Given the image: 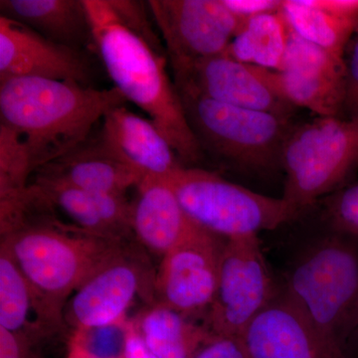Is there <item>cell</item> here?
<instances>
[{"mask_svg":"<svg viewBox=\"0 0 358 358\" xmlns=\"http://www.w3.org/2000/svg\"><path fill=\"white\" fill-rule=\"evenodd\" d=\"M94 51L115 88L148 115L171 143L183 166L204 154L193 133L176 84L167 74L162 46L143 14L126 0H84Z\"/></svg>","mask_w":358,"mask_h":358,"instance_id":"cell-1","label":"cell"},{"mask_svg":"<svg viewBox=\"0 0 358 358\" xmlns=\"http://www.w3.org/2000/svg\"><path fill=\"white\" fill-rule=\"evenodd\" d=\"M126 102L115 87L14 78L0 82V124L24 141L35 173L83 145L106 113Z\"/></svg>","mask_w":358,"mask_h":358,"instance_id":"cell-2","label":"cell"},{"mask_svg":"<svg viewBox=\"0 0 358 358\" xmlns=\"http://www.w3.org/2000/svg\"><path fill=\"white\" fill-rule=\"evenodd\" d=\"M53 211L49 205L34 208L2 235L1 246L49 312L65 322L64 308L72 294L131 242L91 234L63 222Z\"/></svg>","mask_w":358,"mask_h":358,"instance_id":"cell-3","label":"cell"},{"mask_svg":"<svg viewBox=\"0 0 358 358\" xmlns=\"http://www.w3.org/2000/svg\"><path fill=\"white\" fill-rule=\"evenodd\" d=\"M282 294L310 322L348 350L358 331V239L329 229L296 250Z\"/></svg>","mask_w":358,"mask_h":358,"instance_id":"cell-4","label":"cell"},{"mask_svg":"<svg viewBox=\"0 0 358 358\" xmlns=\"http://www.w3.org/2000/svg\"><path fill=\"white\" fill-rule=\"evenodd\" d=\"M188 122L203 154L244 171H268L281 166L292 117L179 93Z\"/></svg>","mask_w":358,"mask_h":358,"instance_id":"cell-5","label":"cell"},{"mask_svg":"<svg viewBox=\"0 0 358 358\" xmlns=\"http://www.w3.org/2000/svg\"><path fill=\"white\" fill-rule=\"evenodd\" d=\"M166 181L188 216L223 239L259 235L301 215L282 197L252 192L200 167L181 166Z\"/></svg>","mask_w":358,"mask_h":358,"instance_id":"cell-6","label":"cell"},{"mask_svg":"<svg viewBox=\"0 0 358 358\" xmlns=\"http://www.w3.org/2000/svg\"><path fill=\"white\" fill-rule=\"evenodd\" d=\"M282 199L301 214L341 189L358 167V119L317 117L293 127L282 148Z\"/></svg>","mask_w":358,"mask_h":358,"instance_id":"cell-7","label":"cell"},{"mask_svg":"<svg viewBox=\"0 0 358 358\" xmlns=\"http://www.w3.org/2000/svg\"><path fill=\"white\" fill-rule=\"evenodd\" d=\"M145 252L131 242L90 275L66 303L68 331L75 333L124 322L136 298L154 305L157 271Z\"/></svg>","mask_w":358,"mask_h":358,"instance_id":"cell-8","label":"cell"},{"mask_svg":"<svg viewBox=\"0 0 358 358\" xmlns=\"http://www.w3.org/2000/svg\"><path fill=\"white\" fill-rule=\"evenodd\" d=\"M279 289L258 235L227 240L215 298L203 324L214 336H240Z\"/></svg>","mask_w":358,"mask_h":358,"instance_id":"cell-9","label":"cell"},{"mask_svg":"<svg viewBox=\"0 0 358 358\" xmlns=\"http://www.w3.org/2000/svg\"><path fill=\"white\" fill-rule=\"evenodd\" d=\"M173 77L205 59L222 55L241 28L223 0H150Z\"/></svg>","mask_w":358,"mask_h":358,"instance_id":"cell-10","label":"cell"},{"mask_svg":"<svg viewBox=\"0 0 358 358\" xmlns=\"http://www.w3.org/2000/svg\"><path fill=\"white\" fill-rule=\"evenodd\" d=\"M227 240L200 229L167 252L160 260L155 282V303L194 320L211 307Z\"/></svg>","mask_w":358,"mask_h":358,"instance_id":"cell-11","label":"cell"},{"mask_svg":"<svg viewBox=\"0 0 358 358\" xmlns=\"http://www.w3.org/2000/svg\"><path fill=\"white\" fill-rule=\"evenodd\" d=\"M278 93L294 108L317 117H341L345 113V58L310 43L292 30L282 69L270 70Z\"/></svg>","mask_w":358,"mask_h":358,"instance_id":"cell-12","label":"cell"},{"mask_svg":"<svg viewBox=\"0 0 358 358\" xmlns=\"http://www.w3.org/2000/svg\"><path fill=\"white\" fill-rule=\"evenodd\" d=\"M173 79L178 93L282 117H292L296 110L278 93L270 70L245 64L226 54L200 61Z\"/></svg>","mask_w":358,"mask_h":358,"instance_id":"cell-13","label":"cell"},{"mask_svg":"<svg viewBox=\"0 0 358 358\" xmlns=\"http://www.w3.org/2000/svg\"><path fill=\"white\" fill-rule=\"evenodd\" d=\"M240 336L249 358H350L281 289Z\"/></svg>","mask_w":358,"mask_h":358,"instance_id":"cell-14","label":"cell"},{"mask_svg":"<svg viewBox=\"0 0 358 358\" xmlns=\"http://www.w3.org/2000/svg\"><path fill=\"white\" fill-rule=\"evenodd\" d=\"M91 76L84 51L55 43L27 26L0 16V82L40 78L90 86Z\"/></svg>","mask_w":358,"mask_h":358,"instance_id":"cell-15","label":"cell"},{"mask_svg":"<svg viewBox=\"0 0 358 358\" xmlns=\"http://www.w3.org/2000/svg\"><path fill=\"white\" fill-rule=\"evenodd\" d=\"M98 141L115 159L145 179L169 180L182 166L159 129L124 106L106 113Z\"/></svg>","mask_w":358,"mask_h":358,"instance_id":"cell-16","label":"cell"},{"mask_svg":"<svg viewBox=\"0 0 358 358\" xmlns=\"http://www.w3.org/2000/svg\"><path fill=\"white\" fill-rule=\"evenodd\" d=\"M136 189L131 229L134 241L145 251L162 258L203 229L188 216L166 180L145 179Z\"/></svg>","mask_w":358,"mask_h":358,"instance_id":"cell-17","label":"cell"},{"mask_svg":"<svg viewBox=\"0 0 358 358\" xmlns=\"http://www.w3.org/2000/svg\"><path fill=\"white\" fill-rule=\"evenodd\" d=\"M34 185L54 210L64 213L80 229L122 242H133V202L126 195L79 189L73 186L34 178Z\"/></svg>","mask_w":358,"mask_h":358,"instance_id":"cell-18","label":"cell"},{"mask_svg":"<svg viewBox=\"0 0 358 358\" xmlns=\"http://www.w3.org/2000/svg\"><path fill=\"white\" fill-rule=\"evenodd\" d=\"M81 147L35 171V178L62 183L88 192L126 195L138 187L140 174L110 154L98 140Z\"/></svg>","mask_w":358,"mask_h":358,"instance_id":"cell-19","label":"cell"},{"mask_svg":"<svg viewBox=\"0 0 358 358\" xmlns=\"http://www.w3.org/2000/svg\"><path fill=\"white\" fill-rule=\"evenodd\" d=\"M0 327L43 345L47 339L67 331L54 317L17 264L0 246Z\"/></svg>","mask_w":358,"mask_h":358,"instance_id":"cell-20","label":"cell"},{"mask_svg":"<svg viewBox=\"0 0 358 358\" xmlns=\"http://www.w3.org/2000/svg\"><path fill=\"white\" fill-rule=\"evenodd\" d=\"M0 16L31 28L55 43L94 50L84 0H1Z\"/></svg>","mask_w":358,"mask_h":358,"instance_id":"cell-21","label":"cell"},{"mask_svg":"<svg viewBox=\"0 0 358 358\" xmlns=\"http://www.w3.org/2000/svg\"><path fill=\"white\" fill-rule=\"evenodd\" d=\"M133 322L159 358H193L213 336L203 324L159 303L148 306Z\"/></svg>","mask_w":358,"mask_h":358,"instance_id":"cell-22","label":"cell"},{"mask_svg":"<svg viewBox=\"0 0 358 358\" xmlns=\"http://www.w3.org/2000/svg\"><path fill=\"white\" fill-rule=\"evenodd\" d=\"M291 31L282 10L256 16L244 21L224 54L245 64L280 71Z\"/></svg>","mask_w":358,"mask_h":358,"instance_id":"cell-23","label":"cell"},{"mask_svg":"<svg viewBox=\"0 0 358 358\" xmlns=\"http://www.w3.org/2000/svg\"><path fill=\"white\" fill-rule=\"evenodd\" d=\"M34 173L29 152L17 133L0 124V227L6 228L24 212Z\"/></svg>","mask_w":358,"mask_h":358,"instance_id":"cell-24","label":"cell"},{"mask_svg":"<svg viewBox=\"0 0 358 358\" xmlns=\"http://www.w3.org/2000/svg\"><path fill=\"white\" fill-rule=\"evenodd\" d=\"M282 13L292 30L301 38L345 58L358 21L339 17L320 8L313 0H282Z\"/></svg>","mask_w":358,"mask_h":358,"instance_id":"cell-25","label":"cell"},{"mask_svg":"<svg viewBox=\"0 0 358 358\" xmlns=\"http://www.w3.org/2000/svg\"><path fill=\"white\" fill-rule=\"evenodd\" d=\"M129 320L70 334L68 348L87 358H124Z\"/></svg>","mask_w":358,"mask_h":358,"instance_id":"cell-26","label":"cell"},{"mask_svg":"<svg viewBox=\"0 0 358 358\" xmlns=\"http://www.w3.org/2000/svg\"><path fill=\"white\" fill-rule=\"evenodd\" d=\"M324 219L329 229L358 239V182L327 197Z\"/></svg>","mask_w":358,"mask_h":358,"instance_id":"cell-27","label":"cell"},{"mask_svg":"<svg viewBox=\"0 0 358 358\" xmlns=\"http://www.w3.org/2000/svg\"><path fill=\"white\" fill-rule=\"evenodd\" d=\"M346 70L345 113L348 119H358V26L345 52Z\"/></svg>","mask_w":358,"mask_h":358,"instance_id":"cell-28","label":"cell"},{"mask_svg":"<svg viewBox=\"0 0 358 358\" xmlns=\"http://www.w3.org/2000/svg\"><path fill=\"white\" fill-rule=\"evenodd\" d=\"M193 358H249L241 336H212Z\"/></svg>","mask_w":358,"mask_h":358,"instance_id":"cell-29","label":"cell"},{"mask_svg":"<svg viewBox=\"0 0 358 358\" xmlns=\"http://www.w3.org/2000/svg\"><path fill=\"white\" fill-rule=\"evenodd\" d=\"M0 358H46L42 345L0 327Z\"/></svg>","mask_w":358,"mask_h":358,"instance_id":"cell-30","label":"cell"},{"mask_svg":"<svg viewBox=\"0 0 358 358\" xmlns=\"http://www.w3.org/2000/svg\"><path fill=\"white\" fill-rule=\"evenodd\" d=\"M223 3L244 22L256 16L281 11L282 0H223Z\"/></svg>","mask_w":358,"mask_h":358,"instance_id":"cell-31","label":"cell"},{"mask_svg":"<svg viewBox=\"0 0 358 358\" xmlns=\"http://www.w3.org/2000/svg\"><path fill=\"white\" fill-rule=\"evenodd\" d=\"M124 358H159L145 345L133 320L129 322Z\"/></svg>","mask_w":358,"mask_h":358,"instance_id":"cell-32","label":"cell"},{"mask_svg":"<svg viewBox=\"0 0 358 358\" xmlns=\"http://www.w3.org/2000/svg\"><path fill=\"white\" fill-rule=\"evenodd\" d=\"M65 358H87L83 357V355H80L79 352H77L76 350H72V348H68L67 355H66Z\"/></svg>","mask_w":358,"mask_h":358,"instance_id":"cell-33","label":"cell"}]
</instances>
